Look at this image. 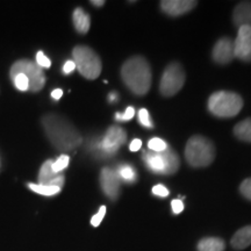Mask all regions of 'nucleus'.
Returning a JSON list of instances; mask_svg holds the SVG:
<instances>
[{"mask_svg":"<svg viewBox=\"0 0 251 251\" xmlns=\"http://www.w3.org/2000/svg\"><path fill=\"white\" fill-rule=\"evenodd\" d=\"M139 122L143 126V127H146V128H152L153 127V124H152L151 119H150L148 109H146V108H141L140 109V111H139Z\"/></svg>","mask_w":251,"mask_h":251,"instance_id":"25","label":"nucleus"},{"mask_svg":"<svg viewBox=\"0 0 251 251\" xmlns=\"http://www.w3.org/2000/svg\"><path fill=\"white\" fill-rule=\"evenodd\" d=\"M72 21L76 30L80 34H86L91 27V18L89 13H86L81 7H78L72 14Z\"/></svg>","mask_w":251,"mask_h":251,"instance_id":"16","label":"nucleus"},{"mask_svg":"<svg viewBox=\"0 0 251 251\" xmlns=\"http://www.w3.org/2000/svg\"><path fill=\"white\" fill-rule=\"evenodd\" d=\"M185 71L180 63L172 62L165 68L159 83V92L164 97H172L183 89Z\"/></svg>","mask_w":251,"mask_h":251,"instance_id":"9","label":"nucleus"},{"mask_svg":"<svg viewBox=\"0 0 251 251\" xmlns=\"http://www.w3.org/2000/svg\"><path fill=\"white\" fill-rule=\"evenodd\" d=\"M52 159H48L43 163L40 169L39 174V184L41 185H48V186H56L62 188L64 185V176L62 174H55L51 169Z\"/></svg>","mask_w":251,"mask_h":251,"instance_id":"14","label":"nucleus"},{"mask_svg":"<svg viewBox=\"0 0 251 251\" xmlns=\"http://www.w3.org/2000/svg\"><path fill=\"white\" fill-rule=\"evenodd\" d=\"M91 4L93 6H97V7H101V6L105 5V1H103V0H92Z\"/></svg>","mask_w":251,"mask_h":251,"instance_id":"35","label":"nucleus"},{"mask_svg":"<svg viewBox=\"0 0 251 251\" xmlns=\"http://www.w3.org/2000/svg\"><path fill=\"white\" fill-rule=\"evenodd\" d=\"M142 159L149 171L156 175H175L180 166V159L171 147L162 152L143 151Z\"/></svg>","mask_w":251,"mask_h":251,"instance_id":"4","label":"nucleus"},{"mask_svg":"<svg viewBox=\"0 0 251 251\" xmlns=\"http://www.w3.org/2000/svg\"><path fill=\"white\" fill-rule=\"evenodd\" d=\"M100 186H101L103 194H105L108 199H111L112 201L118 200L119 196H120L121 180L114 169H101V172H100Z\"/></svg>","mask_w":251,"mask_h":251,"instance_id":"10","label":"nucleus"},{"mask_svg":"<svg viewBox=\"0 0 251 251\" xmlns=\"http://www.w3.org/2000/svg\"><path fill=\"white\" fill-rule=\"evenodd\" d=\"M235 27H251V1H241L236 5L233 13Z\"/></svg>","mask_w":251,"mask_h":251,"instance_id":"15","label":"nucleus"},{"mask_svg":"<svg viewBox=\"0 0 251 251\" xmlns=\"http://www.w3.org/2000/svg\"><path fill=\"white\" fill-rule=\"evenodd\" d=\"M240 192L242 193L244 198L251 200V178H248V179L242 181L240 186Z\"/></svg>","mask_w":251,"mask_h":251,"instance_id":"29","label":"nucleus"},{"mask_svg":"<svg viewBox=\"0 0 251 251\" xmlns=\"http://www.w3.org/2000/svg\"><path fill=\"white\" fill-rule=\"evenodd\" d=\"M117 175L120 178L121 183L124 181L126 184H134L137 180V171L130 163H120L114 169Z\"/></svg>","mask_w":251,"mask_h":251,"instance_id":"18","label":"nucleus"},{"mask_svg":"<svg viewBox=\"0 0 251 251\" xmlns=\"http://www.w3.org/2000/svg\"><path fill=\"white\" fill-rule=\"evenodd\" d=\"M63 96V91L61 89H55L51 92V98L54 100H59Z\"/></svg>","mask_w":251,"mask_h":251,"instance_id":"34","label":"nucleus"},{"mask_svg":"<svg viewBox=\"0 0 251 251\" xmlns=\"http://www.w3.org/2000/svg\"><path fill=\"white\" fill-rule=\"evenodd\" d=\"M135 115V108L131 107V106H129V107H127V109H126L125 113H117L115 114V120L118 121H129L131 120V119L134 118Z\"/></svg>","mask_w":251,"mask_h":251,"instance_id":"27","label":"nucleus"},{"mask_svg":"<svg viewBox=\"0 0 251 251\" xmlns=\"http://www.w3.org/2000/svg\"><path fill=\"white\" fill-rule=\"evenodd\" d=\"M72 61L76 64V69L86 79L93 80L101 74V59L93 49L86 46H77L72 50Z\"/></svg>","mask_w":251,"mask_h":251,"instance_id":"7","label":"nucleus"},{"mask_svg":"<svg viewBox=\"0 0 251 251\" xmlns=\"http://www.w3.org/2000/svg\"><path fill=\"white\" fill-rule=\"evenodd\" d=\"M41 124L46 136L58 151H72L83 143V137L77 128L62 115L49 113L43 115Z\"/></svg>","mask_w":251,"mask_h":251,"instance_id":"1","label":"nucleus"},{"mask_svg":"<svg viewBox=\"0 0 251 251\" xmlns=\"http://www.w3.org/2000/svg\"><path fill=\"white\" fill-rule=\"evenodd\" d=\"M231 247L234 249L243 250L251 244V226L241 228L237 230L233 237H231Z\"/></svg>","mask_w":251,"mask_h":251,"instance_id":"17","label":"nucleus"},{"mask_svg":"<svg viewBox=\"0 0 251 251\" xmlns=\"http://www.w3.org/2000/svg\"><path fill=\"white\" fill-rule=\"evenodd\" d=\"M185 158L193 168L211 165L215 158L214 144L202 135H193L185 147Z\"/></svg>","mask_w":251,"mask_h":251,"instance_id":"3","label":"nucleus"},{"mask_svg":"<svg viewBox=\"0 0 251 251\" xmlns=\"http://www.w3.org/2000/svg\"><path fill=\"white\" fill-rule=\"evenodd\" d=\"M226 244L220 237H205L198 243L199 251H224Z\"/></svg>","mask_w":251,"mask_h":251,"instance_id":"19","label":"nucleus"},{"mask_svg":"<svg viewBox=\"0 0 251 251\" xmlns=\"http://www.w3.org/2000/svg\"><path fill=\"white\" fill-rule=\"evenodd\" d=\"M12 80H13L14 86L17 87V90L23 91V92L29 90V80H28V78L25 75L19 74L12 78Z\"/></svg>","mask_w":251,"mask_h":251,"instance_id":"24","label":"nucleus"},{"mask_svg":"<svg viewBox=\"0 0 251 251\" xmlns=\"http://www.w3.org/2000/svg\"><path fill=\"white\" fill-rule=\"evenodd\" d=\"M69 162H70V157L65 155V153H63V155L59 156L56 161H52V165H51L52 171L57 175L62 174V171L65 170V169L69 166Z\"/></svg>","mask_w":251,"mask_h":251,"instance_id":"22","label":"nucleus"},{"mask_svg":"<svg viewBox=\"0 0 251 251\" xmlns=\"http://www.w3.org/2000/svg\"><path fill=\"white\" fill-rule=\"evenodd\" d=\"M234 54L242 62H251V27L238 28L236 40L234 41Z\"/></svg>","mask_w":251,"mask_h":251,"instance_id":"11","label":"nucleus"},{"mask_svg":"<svg viewBox=\"0 0 251 251\" xmlns=\"http://www.w3.org/2000/svg\"><path fill=\"white\" fill-rule=\"evenodd\" d=\"M151 192H152V194H155V196L161 197V198H165L169 196V190L162 184H158V185H156V186H153Z\"/></svg>","mask_w":251,"mask_h":251,"instance_id":"30","label":"nucleus"},{"mask_svg":"<svg viewBox=\"0 0 251 251\" xmlns=\"http://www.w3.org/2000/svg\"><path fill=\"white\" fill-rule=\"evenodd\" d=\"M35 63L41 69H48L51 67V61H50V59L43 54V51H37Z\"/></svg>","mask_w":251,"mask_h":251,"instance_id":"26","label":"nucleus"},{"mask_svg":"<svg viewBox=\"0 0 251 251\" xmlns=\"http://www.w3.org/2000/svg\"><path fill=\"white\" fill-rule=\"evenodd\" d=\"M148 147L150 149V151H153V152H162L164 151V150L168 149V144L164 140L159 139V137H153V139L149 140L148 142Z\"/></svg>","mask_w":251,"mask_h":251,"instance_id":"23","label":"nucleus"},{"mask_svg":"<svg viewBox=\"0 0 251 251\" xmlns=\"http://www.w3.org/2000/svg\"><path fill=\"white\" fill-rule=\"evenodd\" d=\"M28 187H29L33 192L41 194V196H46V197L56 196V194H58L62 190V188L56 187V186H48V185L33 184V183L28 184Z\"/></svg>","mask_w":251,"mask_h":251,"instance_id":"21","label":"nucleus"},{"mask_svg":"<svg viewBox=\"0 0 251 251\" xmlns=\"http://www.w3.org/2000/svg\"><path fill=\"white\" fill-rule=\"evenodd\" d=\"M63 74L64 75H70L71 72H74L76 70V64H75L74 61H67L63 65Z\"/></svg>","mask_w":251,"mask_h":251,"instance_id":"32","label":"nucleus"},{"mask_svg":"<svg viewBox=\"0 0 251 251\" xmlns=\"http://www.w3.org/2000/svg\"><path fill=\"white\" fill-rule=\"evenodd\" d=\"M19 74H23L29 80V91L31 92H39L43 89L46 84L45 72L35 62L29 61V59H20L12 65L9 70V76L11 79Z\"/></svg>","mask_w":251,"mask_h":251,"instance_id":"8","label":"nucleus"},{"mask_svg":"<svg viewBox=\"0 0 251 251\" xmlns=\"http://www.w3.org/2000/svg\"><path fill=\"white\" fill-rule=\"evenodd\" d=\"M105 214H106V206H101L99 208V212L97 213L96 215H93L92 219H91V225H92L93 227H98V226L101 224L102 219L105 218Z\"/></svg>","mask_w":251,"mask_h":251,"instance_id":"28","label":"nucleus"},{"mask_svg":"<svg viewBox=\"0 0 251 251\" xmlns=\"http://www.w3.org/2000/svg\"><path fill=\"white\" fill-rule=\"evenodd\" d=\"M234 135L238 140L251 143V119L238 122L234 127Z\"/></svg>","mask_w":251,"mask_h":251,"instance_id":"20","label":"nucleus"},{"mask_svg":"<svg viewBox=\"0 0 251 251\" xmlns=\"http://www.w3.org/2000/svg\"><path fill=\"white\" fill-rule=\"evenodd\" d=\"M243 107V99L240 94L230 91H218L208 99V109L214 117L233 118Z\"/></svg>","mask_w":251,"mask_h":251,"instance_id":"5","label":"nucleus"},{"mask_svg":"<svg viewBox=\"0 0 251 251\" xmlns=\"http://www.w3.org/2000/svg\"><path fill=\"white\" fill-rule=\"evenodd\" d=\"M121 78L125 85L136 96H144L151 86V68L142 56L128 58L121 68Z\"/></svg>","mask_w":251,"mask_h":251,"instance_id":"2","label":"nucleus"},{"mask_svg":"<svg viewBox=\"0 0 251 251\" xmlns=\"http://www.w3.org/2000/svg\"><path fill=\"white\" fill-rule=\"evenodd\" d=\"M117 93H111L109 94V101H115L117 100Z\"/></svg>","mask_w":251,"mask_h":251,"instance_id":"36","label":"nucleus"},{"mask_svg":"<svg viewBox=\"0 0 251 251\" xmlns=\"http://www.w3.org/2000/svg\"><path fill=\"white\" fill-rule=\"evenodd\" d=\"M213 61L219 64H228L235 58L234 41L229 37H222L215 43L212 51Z\"/></svg>","mask_w":251,"mask_h":251,"instance_id":"12","label":"nucleus"},{"mask_svg":"<svg viewBox=\"0 0 251 251\" xmlns=\"http://www.w3.org/2000/svg\"><path fill=\"white\" fill-rule=\"evenodd\" d=\"M142 148V141L140 139H134L129 144L130 151H139Z\"/></svg>","mask_w":251,"mask_h":251,"instance_id":"33","label":"nucleus"},{"mask_svg":"<svg viewBox=\"0 0 251 251\" xmlns=\"http://www.w3.org/2000/svg\"><path fill=\"white\" fill-rule=\"evenodd\" d=\"M171 207H172V212H174L175 214H180V213L184 211V203L180 199L172 200Z\"/></svg>","mask_w":251,"mask_h":251,"instance_id":"31","label":"nucleus"},{"mask_svg":"<svg viewBox=\"0 0 251 251\" xmlns=\"http://www.w3.org/2000/svg\"><path fill=\"white\" fill-rule=\"evenodd\" d=\"M127 141V133L119 126H111L100 140L90 143V150L101 158L114 156Z\"/></svg>","mask_w":251,"mask_h":251,"instance_id":"6","label":"nucleus"},{"mask_svg":"<svg viewBox=\"0 0 251 251\" xmlns=\"http://www.w3.org/2000/svg\"><path fill=\"white\" fill-rule=\"evenodd\" d=\"M198 5L194 0H163L161 8L165 14L170 17H180L188 13Z\"/></svg>","mask_w":251,"mask_h":251,"instance_id":"13","label":"nucleus"}]
</instances>
